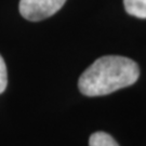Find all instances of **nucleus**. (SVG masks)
I'll list each match as a JSON object with an SVG mask.
<instances>
[{
    "label": "nucleus",
    "mask_w": 146,
    "mask_h": 146,
    "mask_svg": "<svg viewBox=\"0 0 146 146\" xmlns=\"http://www.w3.org/2000/svg\"><path fill=\"white\" fill-rule=\"evenodd\" d=\"M140 76L133 60L120 55H106L94 61L78 81L80 92L86 96H101L135 84Z\"/></svg>",
    "instance_id": "nucleus-1"
},
{
    "label": "nucleus",
    "mask_w": 146,
    "mask_h": 146,
    "mask_svg": "<svg viewBox=\"0 0 146 146\" xmlns=\"http://www.w3.org/2000/svg\"><path fill=\"white\" fill-rule=\"evenodd\" d=\"M66 0H21L20 13L31 22H38L55 14Z\"/></svg>",
    "instance_id": "nucleus-2"
},
{
    "label": "nucleus",
    "mask_w": 146,
    "mask_h": 146,
    "mask_svg": "<svg viewBox=\"0 0 146 146\" xmlns=\"http://www.w3.org/2000/svg\"><path fill=\"white\" fill-rule=\"evenodd\" d=\"M123 5L130 15L146 19V0H123Z\"/></svg>",
    "instance_id": "nucleus-3"
},
{
    "label": "nucleus",
    "mask_w": 146,
    "mask_h": 146,
    "mask_svg": "<svg viewBox=\"0 0 146 146\" xmlns=\"http://www.w3.org/2000/svg\"><path fill=\"white\" fill-rule=\"evenodd\" d=\"M89 146H119L114 137L106 132H94L89 139Z\"/></svg>",
    "instance_id": "nucleus-4"
},
{
    "label": "nucleus",
    "mask_w": 146,
    "mask_h": 146,
    "mask_svg": "<svg viewBox=\"0 0 146 146\" xmlns=\"http://www.w3.org/2000/svg\"><path fill=\"white\" fill-rule=\"evenodd\" d=\"M8 84V74H7V66L2 56L0 55V94L2 93L7 88Z\"/></svg>",
    "instance_id": "nucleus-5"
}]
</instances>
